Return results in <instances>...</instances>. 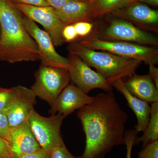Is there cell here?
<instances>
[{"label": "cell", "mask_w": 158, "mask_h": 158, "mask_svg": "<svg viewBox=\"0 0 158 158\" xmlns=\"http://www.w3.org/2000/svg\"><path fill=\"white\" fill-rule=\"evenodd\" d=\"M77 114L86 137L82 158H104L113 147L125 144L128 116L113 92L99 94L91 104L79 109Z\"/></svg>", "instance_id": "1"}, {"label": "cell", "mask_w": 158, "mask_h": 158, "mask_svg": "<svg viewBox=\"0 0 158 158\" xmlns=\"http://www.w3.org/2000/svg\"><path fill=\"white\" fill-rule=\"evenodd\" d=\"M23 14L10 0H0V60L10 63L40 60L37 44L27 31Z\"/></svg>", "instance_id": "2"}, {"label": "cell", "mask_w": 158, "mask_h": 158, "mask_svg": "<svg viewBox=\"0 0 158 158\" xmlns=\"http://www.w3.org/2000/svg\"><path fill=\"white\" fill-rule=\"evenodd\" d=\"M67 50L69 54L75 55L90 67L96 69L111 85L118 79L125 78L135 73L142 62L109 52L87 48L77 41L70 43Z\"/></svg>", "instance_id": "3"}, {"label": "cell", "mask_w": 158, "mask_h": 158, "mask_svg": "<svg viewBox=\"0 0 158 158\" xmlns=\"http://www.w3.org/2000/svg\"><path fill=\"white\" fill-rule=\"evenodd\" d=\"M75 41L87 48L105 51L119 56L136 59L148 65H156L158 63V50L152 46L125 41L102 40L92 33Z\"/></svg>", "instance_id": "4"}, {"label": "cell", "mask_w": 158, "mask_h": 158, "mask_svg": "<svg viewBox=\"0 0 158 158\" xmlns=\"http://www.w3.org/2000/svg\"><path fill=\"white\" fill-rule=\"evenodd\" d=\"M106 21L104 25L100 26L92 33L99 39L134 43L148 46L158 45V37L155 35L139 28L131 23L111 15Z\"/></svg>", "instance_id": "5"}, {"label": "cell", "mask_w": 158, "mask_h": 158, "mask_svg": "<svg viewBox=\"0 0 158 158\" xmlns=\"http://www.w3.org/2000/svg\"><path fill=\"white\" fill-rule=\"evenodd\" d=\"M35 77L31 89L36 97L47 102L51 107L70 81L67 69L42 64L35 72Z\"/></svg>", "instance_id": "6"}, {"label": "cell", "mask_w": 158, "mask_h": 158, "mask_svg": "<svg viewBox=\"0 0 158 158\" xmlns=\"http://www.w3.org/2000/svg\"><path fill=\"white\" fill-rule=\"evenodd\" d=\"M65 118L59 113L49 117H43L35 110L32 111L27 121L41 148L52 152L64 143L61 128Z\"/></svg>", "instance_id": "7"}, {"label": "cell", "mask_w": 158, "mask_h": 158, "mask_svg": "<svg viewBox=\"0 0 158 158\" xmlns=\"http://www.w3.org/2000/svg\"><path fill=\"white\" fill-rule=\"evenodd\" d=\"M68 71L73 84L88 94L91 90L100 89L106 92L113 91L111 84L97 72L90 68L81 58L69 54Z\"/></svg>", "instance_id": "8"}, {"label": "cell", "mask_w": 158, "mask_h": 158, "mask_svg": "<svg viewBox=\"0 0 158 158\" xmlns=\"http://www.w3.org/2000/svg\"><path fill=\"white\" fill-rule=\"evenodd\" d=\"M23 21L28 33L37 44L41 64L68 70L69 60L57 52L48 33L40 28L35 22L24 15Z\"/></svg>", "instance_id": "9"}, {"label": "cell", "mask_w": 158, "mask_h": 158, "mask_svg": "<svg viewBox=\"0 0 158 158\" xmlns=\"http://www.w3.org/2000/svg\"><path fill=\"white\" fill-rule=\"evenodd\" d=\"M14 4L25 16L43 26L49 35L55 47L60 46L65 42L62 31L65 25L57 17L53 8Z\"/></svg>", "instance_id": "10"}, {"label": "cell", "mask_w": 158, "mask_h": 158, "mask_svg": "<svg viewBox=\"0 0 158 158\" xmlns=\"http://www.w3.org/2000/svg\"><path fill=\"white\" fill-rule=\"evenodd\" d=\"M13 94L2 112L8 118L10 127L27 121L36 104V96L31 89L18 85L12 88Z\"/></svg>", "instance_id": "11"}, {"label": "cell", "mask_w": 158, "mask_h": 158, "mask_svg": "<svg viewBox=\"0 0 158 158\" xmlns=\"http://www.w3.org/2000/svg\"><path fill=\"white\" fill-rule=\"evenodd\" d=\"M144 31L157 33L158 11L139 2L129 3L110 14Z\"/></svg>", "instance_id": "12"}, {"label": "cell", "mask_w": 158, "mask_h": 158, "mask_svg": "<svg viewBox=\"0 0 158 158\" xmlns=\"http://www.w3.org/2000/svg\"><path fill=\"white\" fill-rule=\"evenodd\" d=\"M94 99V97L86 94L73 83L69 84L57 97L50 112L52 115L57 113L66 117L75 110L91 104Z\"/></svg>", "instance_id": "13"}, {"label": "cell", "mask_w": 158, "mask_h": 158, "mask_svg": "<svg viewBox=\"0 0 158 158\" xmlns=\"http://www.w3.org/2000/svg\"><path fill=\"white\" fill-rule=\"evenodd\" d=\"M10 144L14 158L34 152L41 148L27 121L10 127Z\"/></svg>", "instance_id": "14"}, {"label": "cell", "mask_w": 158, "mask_h": 158, "mask_svg": "<svg viewBox=\"0 0 158 158\" xmlns=\"http://www.w3.org/2000/svg\"><path fill=\"white\" fill-rule=\"evenodd\" d=\"M55 14L65 25L80 22H93V3L73 0L59 9H54Z\"/></svg>", "instance_id": "15"}, {"label": "cell", "mask_w": 158, "mask_h": 158, "mask_svg": "<svg viewBox=\"0 0 158 158\" xmlns=\"http://www.w3.org/2000/svg\"><path fill=\"white\" fill-rule=\"evenodd\" d=\"M124 79L122 80L125 87L134 96L150 103L158 102V89L149 74L134 73Z\"/></svg>", "instance_id": "16"}, {"label": "cell", "mask_w": 158, "mask_h": 158, "mask_svg": "<svg viewBox=\"0 0 158 158\" xmlns=\"http://www.w3.org/2000/svg\"><path fill=\"white\" fill-rule=\"evenodd\" d=\"M113 87L122 94L127 102L128 105L131 108L137 119V124L135 130L138 132H144L147 127L150 119L151 106L149 103L137 98L130 93L125 87L122 79H118L112 84Z\"/></svg>", "instance_id": "17"}, {"label": "cell", "mask_w": 158, "mask_h": 158, "mask_svg": "<svg viewBox=\"0 0 158 158\" xmlns=\"http://www.w3.org/2000/svg\"><path fill=\"white\" fill-rule=\"evenodd\" d=\"M151 104L150 116L147 127L141 137L136 138L134 146L141 143L143 147L149 142L158 140V102Z\"/></svg>", "instance_id": "18"}, {"label": "cell", "mask_w": 158, "mask_h": 158, "mask_svg": "<svg viewBox=\"0 0 158 158\" xmlns=\"http://www.w3.org/2000/svg\"><path fill=\"white\" fill-rule=\"evenodd\" d=\"M127 4V0H95L93 3L94 18L110 14Z\"/></svg>", "instance_id": "19"}, {"label": "cell", "mask_w": 158, "mask_h": 158, "mask_svg": "<svg viewBox=\"0 0 158 158\" xmlns=\"http://www.w3.org/2000/svg\"><path fill=\"white\" fill-rule=\"evenodd\" d=\"M138 158H158V140L152 141L143 147Z\"/></svg>", "instance_id": "20"}, {"label": "cell", "mask_w": 158, "mask_h": 158, "mask_svg": "<svg viewBox=\"0 0 158 158\" xmlns=\"http://www.w3.org/2000/svg\"><path fill=\"white\" fill-rule=\"evenodd\" d=\"M73 24L78 38L87 37L91 34L94 26L93 22H80Z\"/></svg>", "instance_id": "21"}, {"label": "cell", "mask_w": 158, "mask_h": 158, "mask_svg": "<svg viewBox=\"0 0 158 158\" xmlns=\"http://www.w3.org/2000/svg\"><path fill=\"white\" fill-rule=\"evenodd\" d=\"M138 133L135 130H129L125 132V145L126 146L127 149L126 158H131L132 148Z\"/></svg>", "instance_id": "22"}, {"label": "cell", "mask_w": 158, "mask_h": 158, "mask_svg": "<svg viewBox=\"0 0 158 158\" xmlns=\"http://www.w3.org/2000/svg\"><path fill=\"white\" fill-rule=\"evenodd\" d=\"M0 137L10 143V127L8 118L2 112L0 111Z\"/></svg>", "instance_id": "23"}, {"label": "cell", "mask_w": 158, "mask_h": 158, "mask_svg": "<svg viewBox=\"0 0 158 158\" xmlns=\"http://www.w3.org/2000/svg\"><path fill=\"white\" fill-rule=\"evenodd\" d=\"M62 36L65 42H73L78 38L73 24L65 25L62 30Z\"/></svg>", "instance_id": "24"}, {"label": "cell", "mask_w": 158, "mask_h": 158, "mask_svg": "<svg viewBox=\"0 0 158 158\" xmlns=\"http://www.w3.org/2000/svg\"><path fill=\"white\" fill-rule=\"evenodd\" d=\"M13 94L12 88H6L0 86V111L2 112L9 103Z\"/></svg>", "instance_id": "25"}, {"label": "cell", "mask_w": 158, "mask_h": 158, "mask_svg": "<svg viewBox=\"0 0 158 158\" xmlns=\"http://www.w3.org/2000/svg\"><path fill=\"white\" fill-rule=\"evenodd\" d=\"M51 158H82L81 156L76 157L73 155L63 143L59 147L51 152Z\"/></svg>", "instance_id": "26"}, {"label": "cell", "mask_w": 158, "mask_h": 158, "mask_svg": "<svg viewBox=\"0 0 158 158\" xmlns=\"http://www.w3.org/2000/svg\"><path fill=\"white\" fill-rule=\"evenodd\" d=\"M0 157L6 158L13 157L10 142L1 137H0Z\"/></svg>", "instance_id": "27"}, {"label": "cell", "mask_w": 158, "mask_h": 158, "mask_svg": "<svg viewBox=\"0 0 158 158\" xmlns=\"http://www.w3.org/2000/svg\"><path fill=\"white\" fill-rule=\"evenodd\" d=\"M17 158H51V152L41 148L37 151Z\"/></svg>", "instance_id": "28"}, {"label": "cell", "mask_w": 158, "mask_h": 158, "mask_svg": "<svg viewBox=\"0 0 158 158\" xmlns=\"http://www.w3.org/2000/svg\"><path fill=\"white\" fill-rule=\"evenodd\" d=\"M17 4H24L36 6H50L46 0H10Z\"/></svg>", "instance_id": "29"}, {"label": "cell", "mask_w": 158, "mask_h": 158, "mask_svg": "<svg viewBox=\"0 0 158 158\" xmlns=\"http://www.w3.org/2000/svg\"><path fill=\"white\" fill-rule=\"evenodd\" d=\"M73 0H46L50 6L54 9H59L65 5L66 3Z\"/></svg>", "instance_id": "30"}, {"label": "cell", "mask_w": 158, "mask_h": 158, "mask_svg": "<svg viewBox=\"0 0 158 158\" xmlns=\"http://www.w3.org/2000/svg\"><path fill=\"white\" fill-rule=\"evenodd\" d=\"M158 89V69L155 65H149V74Z\"/></svg>", "instance_id": "31"}, {"label": "cell", "mask_w": 158, "mask_h": 158, "mask_svg": "<svg viewBox=\"0 0 158 158\" xmlns=\"http://www.w3.org/2000/svg\"><path fill=\"white\" fill-rule=\"evenodd\" d=\"M138 2L145 4H149L152 6H158V0H139Z\"/></svg>", "instance_id": "32"}, {"label": "cell", "mask_w": 158, "mask_h": 158, "mask_svg": "<svg viewBox=\"0 0 158 158\" xmlns=\"http://www.w3.org/2000/svg\"><path fill=\"white\" fill-rule=\"evenodd\" d=\"M139 0H127V4L129 3L135 2H138Z\"/></svg>", "instance_id": "33"}, {"label": "cell", "mask_w": 158, "mask_h": 158, "mask_svg": "<svg viewBox=\"0 0 158 158\" xmlns=\"http://www.w3.org/2000/svg\"><path fill=\"white\" fill-rule=\"evenodd\" d=\"M80 1H85V2H89L94 3L95 0H80Z\"/></svg>", "instance_id": "34"}, {"label": "cell", "mask_w": 158, "mask_h": 158, "mask_svg": "<svg viewBox=\"0 0 158 158\" xmlns=\"http://www.w3.org/2000/svg\"><path fill=\"white\" fill-rule=\"evenodd\" d=\"M1 25H0V38H1Z\"/></svg>", "instance_id": "35"}, {"label": "cell", "mask_w": 158, "mask_h": 158, "mask_svg": "<svg viewBox=\"0 0 158 158\" xmlns=\"http://www.w3.org/2000/svg\"><path fill=\"white\" fill-rule=\"evenodd\" d=\"M0 158H3V157H0Z\"/></svg>", "instance_id": "36"}, {"label": "cell", "mask_w": 158, "mask_h": 158, "mask_svg": "<svg viewBox=\"0 0 158 158\" xmlns=\"http://www.w3.org/2000/svg\"><path fill=\"white\" fill-rule=\"evenodd\" d=\"M14 158V157H11V158Z\"/></svg>", "instance_id": "37"}]
</instances>
